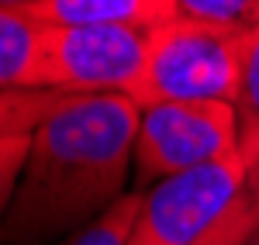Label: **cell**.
I'll return each mask as SVG.
<instances>
[{
    "label": "cell",
    "instance_id": "15",
    "mask_svg": "<svg viewBox=\"0 0 259 245\" xmlns=\"http://www.w3.org/2000/svg\"><path fill=\"white\" fill-rule=\"evenodd\" d=\"M0 245H4V242H0Z\"/></svg>",
    "mask_w": 259,
    "mask_h": 245
},
{
    "label": "cell",
    "instance_id": "10",
    "mask_svg": "<svg viewBox=\"0 0 259 245\" xmlns=\"http://www.w3.org/2000/svg\"><path fill=\"white\" fill-rule=\"evenodd\" d=\"M139 207H142V190H128L107 214H100L97 221L87 225L83 231L62 238L59 245H128V235L135 228V218H139Z\"/></svg>",
    "mask_w": 259,
    "mask_h": 245
},
{
    "label": "cell",
    "instance_id": "6",
    "mask_svg": "<svg viewBox=\"0 0 259 245\" xmlns=\"http://www.w3.org/2000/svg\"><path fill=\"white\" fill-rule=\"evenodd\" d=\"M28 11L45 28H142L156 31L180 18L177 0H35Z\"/></svg>",
    "mask_w": 259,
    "mask_h": 245
},
{
    "label": "cell",
    "instance_id": "13",
    "mask_svg": "<svg viewBox=\"0 0 259 245\" xmlns=\"http://www.w3.org/2000/svg\"><path fill=\"white\" fill-rule=\"evenodd\" d=\"M0 4H7V7H28V4H35V0H0Z\"/></svg>",
    "mask_w": 259,
    "mask_h": 245
},
{
    "label": "cell",
    "instance_id": "4",
    "mask_svg": "<svg viewBox=\"0 0 259 245\" xmlns=\"http://www.w3.org/2000/svg\"><path fill=\"white\" fill-rule=\"evenodd\" d=\"M152 31L142 28H49L38 86L76 97H128L149 59Z\"/></svg>",
    "mask_w": 259,
    "mask_h": 245
},
{
    "label": "cell",
    "instance_id": "8",
    "mask_svg": "<svg viewBox=\"0 0 259 245\" xmlns=\"http://www.w3.org/2000/svg\"><path fill=\"white\" fill-rule=\"evenodd\" d=\"M76 101V93L59 90H0V138L35 135L56 111Z\"/></svg>",
    "mask_w": 259,
    "mask_h": 245
},
{
    "label": "cell",
    "instance_id": "14",
    "mask_svg": "<svg viewBox=\"0 0 259 245\" xmlns=\"http://www.w3.org/2000/svg\"><path fill=\"white\" fill-rule=\"evenodd\" d=\"M242 245H259V231L252 235V238H249V242H242Z\"/></svg>",
    "mask_w": 259,
    "mask_h": 245
},
{
    "label": "cell",
    "instance_id": "9",
    "mask_svg": "<svg viewBox=\"0 0 259 245\" xmlns=\"http://www.w3.org/2000/svg\"><path fill=\"white\" fill-rule=\"evenodd\" d=\"M232 107H235V121H239L242 163H249L259 152V28H249L242 41V76Z\"/></svg>",
    "mask_w": 259,
    "mask_h": 245
},
{
    "label": "cell",
    "instance_id": "5",
    "mask_svg": "<svg viewBox=\"0 0 259 245\" xmlns=\"http://www.w3.org/2000/svg\"><path fill=\"white\" fill-rule=\"evenodd\" d=\"M242 183L245 163L235 156L142 190V207L128 245H200L239 197Z\"/></svg>",
    "mask_w": 259,
    "mask_h": 245
},
{
    "label": "cell",
    "instance_id": "2",
    "mask_svg": "<svg viewBox=\"0 0 259 245\" xmlns=\"http://www.w3.org/2000/svg\"><path fill=\"white\" fill-rule=\"evenodd\" d=\"M245 31L221 28L194 18H173L152 31L149 59L128 101L135 107L152 104H232L242 76Z\"/></svg>",
    "mask_w": 259,
    "mask_h": 245
},
{
    "label": "cell",
    "instance_id": "1",
    "mask_svg": "<svg viewBox=\"0 0 259 245\" xmlns=\"http://www.w3.org/2000/svg\"><path fill=\"white\" fill-rule=\"evenodd\" d=\"M139 107L121 93L76 97L31 135L4 245H49L94 225L128 193Z\"/></svg>",
    "mask_w": 259,
    "mask_h": 245
},
{
    "label": "cell",
    "instance_id": "11",
    "mask_svg": "<svg viewBox=\"0 0 259 245\" xmlns=\"http://www.w3.org/2000/svg\"><path fill=\"white\" fill-rule=\"evenodd\" d=\"M180 14L221 28H259V0H177Z\"/></svg>",
    "mask_w": 259,
    "mask_h": 245
},
{
    "label": "cell",
    "instance_id": "3",
    "mask_svg": "<svg viewBox=\"0 0 259 245\" xmlns=\"http://www.w3.org/2000/svg\"><path fill=\"white\" fill-rule=\"evenodd\" d=\"M239 152V121L232 104H152L142 107L132 173L135 190L156 186L169 176H183L204 166L235 159Z\"/></svg>",
    "mask_w": 259,
    "mask_h": 245
},
{
    "label": "cell",
    "instance_id": "7",
    "mask_svg": "<svg viewBox=\"0 0 259 245\" xmlns=\"http://www.w3.org/2000/svg\"><path fill=\"white\" fill-rule=\"evenodd\" d=\"M45 24L28 7L0 4V90H41V45Z\"/></svg>",
    "mask_w": 259,
    "mask_h": 245
},
{
    "label": "cell",
    "instance_id": "12",
    "mask_svg": "<svg viewBox=\"0 0 259 245\" xmlns=\"http://www.w3.org/2000/svg\"><path fill=\"white\" fill-rule=\"evenodd\" d=\"M28 149H31V135H14V138H0V221L7 214V207L18 193L21 173L28 163Z\"/></svg>",
    "mask_w": 259,
    "mask_h": 245
}]
</instances>
